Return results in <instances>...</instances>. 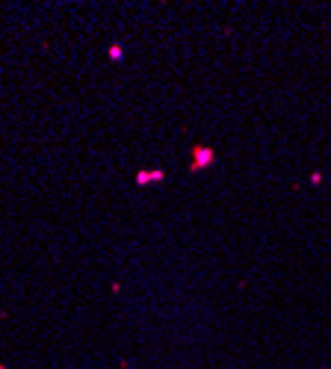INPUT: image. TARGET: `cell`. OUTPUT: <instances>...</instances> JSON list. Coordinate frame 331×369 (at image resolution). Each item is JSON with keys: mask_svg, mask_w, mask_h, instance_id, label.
<instances>
[{"mask_svg": "<svg viewBox=\"0 0 331 369\" xmlns=\"http://www.w3.org/2000/svg\"><path fill=\"white\" fill-rule=\"evenodd\" d=\"M157 178H163L160 171H142L139 178H136V183H148V180H157Z\"/></svg>", "mask_w": 331, "mask_h": 369, "instance_id": "1", "label": "cell"}, {"mask_svg": "<svg viewBox=\"0 0 331 369\" xmlns=\"http://www.w3.org/2000/svg\"><path fill=\"white\" fill-rule=\"evenodd\" d=\"M109 60H121V48H118V45L109 48Z\"/></svg>", "mask_w": 331, "mask_h": 369, "instance_id": "2", "label": "cell"}]
</instances>
